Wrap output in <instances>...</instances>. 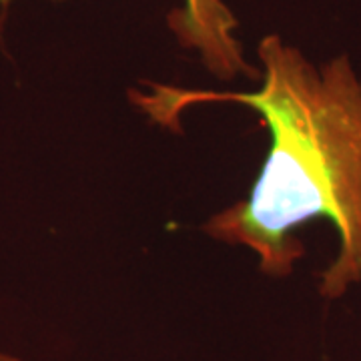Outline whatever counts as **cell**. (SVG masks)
<instances>
[{
    "label": "cell",
    "instance_id": "cell-1",
    "mask_svg": "<svg viewBox=\"0 0 361 361\" xmlns=\"http://www.w3.org/2000/svg\"><path fill=\"white\" fill-rule=\"evenodd\" d=\"M259 59L263 82L253 92L147 82L151 92H133L130 99L169 129L191 104L241 103L257 111L271 135L261 175L245 201L213 215L205 231L223 243L249 247L265 275L287 277L305 255L297 227L327 219L339 247L319 277V293L337 299L361 283V78L345 56L315 68L275 35L261 40Z\"/></svg>",
    "mask_w": 361,
    "mask_h": 361
},
{
    "label": "cell",
    "instance_id": "cell-2",
    "mask_svg": "<svg viewBox=\"0 0 361 361\" xmlns=\"http://www.w3.org/2000/svg\"><path fill=\"white\" fill-rule=\"evenodd\" d=\"M8 2V0H0ZM169 26L183 47L197 49L207 68L223 78L235 75H257L247 65L241 44L235 39L237 18L223 0H185L169 16Z\"/></svg>",
    "mask_w": 361,
    "mask_h": 361
}]
</instances>
